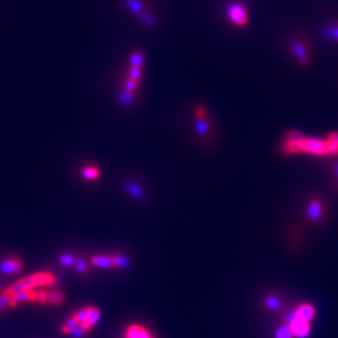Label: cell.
I'll return each instance as SVG.
<instances>
[{
  "instance_id": "obj_1",
  "label": "cell",
  "mask_w": 338,
  "mask_h": 338,
  "mask_svg": "<svg viewBox=\"0 0 338 338\" xmlns=\"http://www.w3.org/2000/svg\"><path fill=\"white\" fill-rule=\"evenodd\" d=\"M56 283V277L54 273L49 271H40L18 280L11 287L7 288L3 293L12 296L14 294L23 291L33 290L34 287L52 286L55 285Z\"/></svg>"
},
{
  "instance_id": "obj_2",
  "label": "cell",
  "mask_w": 338,
  "mask_h": 338,
  "mask_svg": "<svg viewBox=\"0 0 338 338\" xmlns=\"http://www.w3.org/2000/svg\"><path fill=\"white\" fill-rule=\"evenodd\" d=\"M225 20L237 28L247 27L250 13L247 6L242 0H232L225 9Z\"/></svg>"
},
{
  "instance_id": "obj_3",
  "label": "cell",
  "mask_w": 338,
  "mask_h": 338,
  "mask_svg": "<svg viewBox=\"0 0 338 338\" xmlns=\"http://www.w3.org/2000/svg\"><path fill=\"white\" fill-rule=\"evenodd\" d=\"M326 204L323 198L320 196L310 197L304 207V220L310 225H320L326 218Z\"/></svg>"
},
{
  "instance_id": "obj_4",
  "label": "cell",
  "mask_w": 338,
  "mask_h": 338,
  "mask_svg": "<svg viewBox=\"0 0 338 338\" xmlns=\"http://www.w3.org/2000/svg\"><path fill=\"white\" fill-rule=\"evenodd\" d=\"M123 4L130 13L146 28H153L157 24L156 17L149 10L145 0H123Z\"/></svg>"
},
{
  "instance_id": "obj_5",
  "label": "cell",
  "mask_w": 338,
  "mask_h": 338,
  "mask_svg": "<svg viewBox=\"0 0 338 338\" xmlns=\"http://www.w3.org/2000/svg\"><path fill=\"white\" fill-rule=\"evenodd\" d=\"M288 50L301 67H307L310 63L309 45L301 38L291 39L287 44Z\"/></svg>"
},
{
  "instance_id": "obj_6",
  "label": "cell",
  "mask_w": 338,
  "mask_h": 338,
  "mask_svg": "<svg viewBox=\"0 0 338 338\" xmlns=\"http://www.w3.org/2000/svg\"><path fill=\"white\" fill-rule=\"evenodd\" d=\"M65 301V296L61 291L58 290H45V291H35L32 290V296L30 302H36L43 304L57 305Z\"/></svg>"
},
{
  "instance_id": "obj_7",
  "label": "cell",
  "mask_w": 338,
  "mask_h": 338,
  "mask_svg": "<svg viewBox=\"0 0 338 338\" xmlns=\"http://www.w3.org/2000/svg\"><path fill=\"white\" fill-rule=\"evenodd\" d=\"M287 325L290 327L292 331L294 337L295 338H306L311 332V326L309 322L299 321L291 312L287 318Z\"/></svg>"
},
{
  "instance_id": "obj_8",
  "label": "cell",
  "mask_w": 338,
  "mask_h": 338,
  "mask_svg": "<svg viewBox=\"0 0 338 338\" xmlns=\"http://www.w3.org/2000/svg\"><path fill=\"white\" fill-rule=\"evenodd\" d=\"M195 117H196V128H197V135L201 137H205L208 135V122L207 111L204 107H197L195 110Z\"/></svg>"
},
{
  "instance_id": "obj_9",
  "label": "cell",
  "mask_w": 338,
  "mask_h": 338,
  "mask_svg": "<svg viewBox=\"0 0 338 338\" xmlns=\"http://www.w3.org/2000/svg\"><path fill=\"white\" fill-rule=\"evenodd\" d=\"M295 318L299 321L311 322L315 319V308L312 304L304 303L300 304L296 309L293 311Z\"/></svg>"
},
{
  "instance_id": "obj_10",
  "label": "cell",
  "mask_w": 338,
  "mask_h": 338,
  "mask_svg": "<svg viewBox=\"0 0 338 338\" xmlns=\"http://www.w3.org/2000/svg\"><path fill=\"white\" fill-rule=\"evenodd\" d=\"M23 262L19 258H11L0 263V272L4 274H13L23 270Z\"/></svg>"
},
{
  "instance_id": "obj_11",
  "label": "cell",
  "mask_w": 338,
  "mask_h": 338,
  "mask_svg": "<svg viewBox=\"0 0 338 338\" xmlns=\"http://www.w3.org/2000/svg\"><path fill=\"white\" fill-rule=\"evenodd\" d=\"M81 176L87 181H95L100 179L101 170L94 164H88L81 170Z\"/></svg>"
},
{
  "instance_id": "obj_12",
  "label": "cell",
  "mask_w": 338,
  "mask_h": 338,
  "mask_svg": "<svg viewBox=\"0 0 338 338\" xmlns=\"http://www.w3.org/2000/svg\"><path fill=\"white\" fill-rule=\"evenodd\" d=\"M126 338H153V336L144 327L132 325L126 332Z\"/></svg>"
},
{
  "instance_id": "obj_13",
  "label": "cell",
  "mask_w": 338,
  "mask_h": 338,
  "mask_svg": "<svg viewBox=\"0 0 338 338\" xmlns=\"http://www.w3.org/2000/svg\"><path fill=\"white\" fill-rule=\"evenodd\" d=\"M144 63H145V55L141 50H136L132 52L130 56L129 67L144 68Z\"/></svg>"
},
{
  "instance_id": "obj_14",
  "label": "cell",
  "mask_w": 338,
  "mask_h": 338,
  "mask_svg": "<svg viewBox=\"0 0 338 338\" xmlns=\"http://www.w3.org/2000/svg\"><path fill=\"white\" fill-rule=\"evenodd\" d=\"M92 264L99 268H113L111 256L96 255L91 258Z\"/></svg>"
},
{
  "instance_id": "obj_15",
  "label": "cell",
  "mask_w": 338,
  "mask_h": 338,
  "mask_svg": "<svg viewBox=\"0 0 338 338\" xmlns=\"http://www.w3.org/2000/svg\"><path fill=\"white\" fill-rule=\"evenodd\" d=\"M329 173L331 176L332 188L338 192V160H335L332 163H330Z\"/></svg>"
},
{
  "instance_id": "obj_16",
  "label": "cell",
  "mask_w": 338,
  "mask_h": 338,
  "mask_svg": "<svg viewBox=\"0 0 338 338\" xmlns=\"http://www.w3.org/2000/svg\"><path fill=\"white\" fill-rule=\"evenodd\" d=\"M101 316V312L97 307L90 306L88 307V323H90L93 327L99 321Z\"/></svg>"
},
{
  "instance_id": "obj_17",
  "label": "cell",
  "mask_w": 338,
  "mask_h": 338,
  "mask_svg": "<svg viewBox=\"0 0 338 338\" xmlns=\"http://www.w3.org/2000/svg\"><path fill=\"white\" fill-rule=\"evenodd\" d=\"M125 188L132 197H135L137 199H142L144 197V193L141 190L140 187L136 185L135 183L127 182L126 185H125Z\"/></svg>"
},
{
  "instance_id": "obj_18",
  "label": "cell",
  "mask_w": 338,
  "mask_h": 338,
  "mask_svg": "<svg viewBox=\"0 0 338 338\" xmlns=\"http://www.w3.org/2000/svg\"><path fill=\"white\" fill-rule=\"evenodd\" d=\"M141 81H137V80L130 78L129 76H127L125 79V81H124L123 90L133 92V93H136V91L138 90Z\"/></svg>"
},
{
  "instance_id": "obj_19",
  "label": "cell",
  "mask_w": 338,
  "mask_h": 338,
  "mask_svg": "<svg viewBox=\"0 0 338 338\" xmlns=\"http://www.w3.org/2000/svg\"><path fill=\"white\" fill-rule=\"evenodd\" d=\"M265 304L270 309L278 310L281 307V301L276 296L270 295L265 299Z\"/></svg>"
},
{
  "instance_id": "obj_20",
  "label": "cell",
  "mask_w": 338,
  "mask_h": 338,
  "mask_svg": "<svg viewBox=\"0 0 338 338\" xmlns=\"http://www.w3.org/2000/svg\"><path fill=\"white\" fill-rule=\"evenodd\" d=\"M111 259L113 268H123L128 264V259L121 255H113Z\"/></svg>"
},
{
  "instance_id": "obj_21",
  "label": "cell",
  "mask_w": 338,
  "mask_h": 338,
  "mask_svg": "<svg viewBox=\"0 0 338 338\" xmlns=\"http://www.w3.org/2000/svg\"><path fill=\"white\" fill-rule=\"evenodd\" d=\"M276 338H295L290 327L288 325L282 326L276 331Z\"/></svg>"
},
{
  "instance_id": "obj_22",
  "label": "cell",
  "mask_w": 338,
  "mask_h": 338,
  "mask_svg": "<svg viewBox=\"0 0 338 338\" xmlns=\"http://www.w3.org/2000/svg\"><path fill=\"white\" fill-rule=\"evenodd\" d=\"M328 38L333 43L338 44V21L332 23V25L327 29Z\"/></svg>"
},
{
  "instance_id": "obj_23",
  "label": "cell",
  "mask_w": 338,
  "mask_h": 338,
  "mask_svg": "<svg viewBox=\"0 0 338 338\" xmlns=\"http://www.w3.org/2000/svg\"><path fill=\"white\" fill-rule=\"evenodd\" d=\"M119 98H120V101H121V103L123 105H129L135 100V93L130 92V91H127V90H122Z\"/></svg>"
},
{
  "instance_id": "obj_24",
  "label": "cell",
  "mask_w": 338,
  "mask_h": 338,
  "mask_svg": "<svg viewBox=\"0 0 338 338\" xmlns=\"http://www.w3.org/2000/svg\"><path fill=\"white\" fill-rule=\"evenodd\" d=\"M142 75H143V69L140 68H128V74L130 78L135 79L137 81H142Z\"/></svg>"
},
{
  "instance_id": "obj_25",
  "label": "cell",
  "mask_w": 338,
  "mask_h": 338,
  "mask_svg": "<svg viewBox=\"0 0 338 338\" xmlns=\"http://www.w3.org/2000/svg\"><path fill=\"white\" fill-rule=\"evenodd\" d=\"M11 295H8V294H5V293H2L0 295V314L6 310V308L8 306H10L11 304Z\"/></svg>"
},
{
  "instance_id": "obj_26",
  "label": "cell",
  "mask_w": 338,
  "mask_h": 338,
  "mask_svg": "<svg viewBox=\"0 0 338 338\" xmlns=\"http://www.w3.org/2000/svg\"><path fill=\"white\" fill-rule=\"evenodd\" d=\"M75 258L73 257V255L71 253H65V255H62L59 259V262L60 264L63 265V266H72V265H74L75 263Z\"/></svg>"
},
{
  "instance_id": "obj_27",
  "label": "cell",
  "mask_w": 338,
  "mask_h": 338,
  "mask_svg": "<svg viewBox=\"0 0 338 338\" xmlns=\"http://www.w3.org/2000/svg\"><path fill=\"white\" fill-rule=\"evenodd\" d=\"M74 266L76 268V270L80 273H86L88 271V265L84 262V260L82 259H77L75 260V263H74Z\"/></svg>"
}]
</instances>
